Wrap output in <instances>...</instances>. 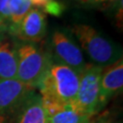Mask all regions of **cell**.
<instances>
[{"mask_svg": "<svg viewBox=\"0 0 123 123\" xmlns=\"http://www.w3.org/2000/svg\"><path fill=\"white\" fill-rule=\"evenodd\" d=\"M79 75L70 68L51 62L37 89L46 113L52 115L74 102Z\"/></svg>", "mask_w": 123, "mask_h": 123, "instance_id": "obj_1", "label": "cell"}, {"mask_svg": "<svg viewBox=\"0 0 123 123\" xmlns=\"http://www.w3.org/2000/svg\"><path fill=\"white\" fill-rule=\"evenodd\" d=\"M69 30L94 65L104 68L122 57L121 47L97 28L86 24H74Z\"/></svg>", "mask_w": 123, "mask_h": 123, "instance_id": "obj_2", "label": "cell"}, {"mask_svg": "<svg viewBox=\"0 0 123 123\" xmlns=\"http://www.w3.org/2000/svg\"><path fill=\"white\" fill-rule=\"evenodd\" d=\"M51 57L45 46L18 41L17 79L33 89H37L51 64Z\"/></svg>", "mask_w": 123, "mask_h": 123, "instance_id": "obj_3", "label": "cell"}, {"mask_svg": "<svg viewBox=\"0 0 123 123\" xmlns=\"http://www.w3.org/2000/svg\"><path fill=\"white\" fill-rule=\"evenodd\" d=\"M45 46L54 63L68 67L79 75L88 66L82 50L69 28H54Z\"/></svg>", "mask_w": 123, "mask_h": 123, "instance_id": "obj_4", "label": "cell"}, {"mask_svg": "<svg viewBox=\"0 0 123 123\" xmlns=\"http://www.w3.org/2000/svg\"><path fill=\"white\" fill-rule=\"evenodd\" d=\"M102 67L91 64L79 75V89L71 108L82 114L95 116L100 110L99 85Z\"/></svg>", "mask_w": 123, "mask_h": 123, "instance_id": "obj_5", "label": "cell"}, {"mask_svg": "<svg viewBox=\"0 0 123 123\" xmlns=\"http://www.w3.org/2000/svg\"><path fill=\"white\" fill-rule=\"evenodd\" d=\"M36 89L18 79H0V123H6Z\"/></svg>", "mask_w": 123, "mask_h": 123, "instance_id": "obj_6", "label": "cell"}, {"mask_svg": "<svg viewBox=\"0 0 123 123\" xmlns=\"http://www.w3.org/2000/svg\"><path fill=\"white\" fill-rule=\"evenodd\" d=\"M47 17L38 8H32L22 19L14 32L13 37L19 41L39 43L47 36Z\"/></svg>", "mask_w": 123, "mask_h": 123, "instance_id": "obj_7", "label": "cell"}, {"mask_svg": "<svg viewBox=\"0 0 123 123\" xmlns=\"http://www.w3.org/2000/svg\"><path fill=\"white\" fill-rule=\"evenodd\" d=\"M123 61H118L102 68L99 85V107L102 110L109 101L122 90Z\"/></svg>", "mask_w": 123, "mask_h": 123, "instance_id": "obj_8", "label": "cell"}, {"mask_svg": "<svg viewBox=\"0 0 123 123\" xmlns=\"http://www.w3.org/2000/svg\"><path fill=\"white\" fill-rule=\"evenodd\" d=\"M18 41L5 29H0V79H17Z\"/></svg>", "mask_w": 123, "mask_h": 123, "instance_id": "obj_9", "label": "cell"}, {"mask_svg": "<svg viewBox=\"0 0 123 123\" xmlns=\"http://www.w3.org/2000/svg\"><path fill=\"white\" fill-rule=\"evenodd\" d=\"M6 123H48L39 93L35 90Z\"/></svg>", "mask_w": 123, "mask_h": 123, "instance_id": "obj_10", "label": "cell"}, {"mask_svg": "<svg viewBox=\"0 0 123 123\" xmlns=\"http://www.w3.org/2000/svg\"><path fill=\"white\" fill-rule=\"evenodd\" d=\"M31 0H8L7 8L9 13V25L7 32L13 36L22 19L32 9Z\"/></svg>", "mask_w": 123, "mask_h": 123, "instance_id": "obj_11", "label": "cell"}, {"mask_svg": "<svg viewBox=\"0 0 123 123\" xmlns=\"http://www.w3.org/2000/svg\"><path fill=\"white\" fill-rule=\"evenodd\" d=\"M93 117L94 116L79 113L69 106L48 117V123H91Z\"/></svg>", "mask_w": 123, "mask_h": 123, "instance_id": "obj_12", "label": "cell"}, {"mask_svg": "<svg viewBox=\"0 0 123 123\" xmlns=\"http://www.w3.org/2000/svg\"><path fill=\"white\" fill-rule=\"evenodd\" d=\"M42 11L45 14L47 13L55 17H60L65 11V5L56 0H50L46 4Z\"/></svg>", "mask_w": 123, "mask_h": 123, "instance_id": "obj_13", "label": "cell"}, {"mask_svg": "<svg viewBox=\"0 0 123 123\" xmlns=\"http://www.w3.org/2000/svg\"><path fill=\"white\" fill-rule=\"evenodd\" d=\"M94 7L110 10H118L122 6V0H93Z\"/></svg>", "mask_w": 123, "mask_h": 123, "instance_id": "obj_14", "label": "cell"}, {"mask_svg": "<svg viewBox=\"0 0 123 123\" xmlns=\"http://www.w3.org/2000/svg\"><path fill=\"white\" fill-rule=\"evenodd\" d=\"M7 1L8 0H0V29H5L4 21H3V13H4L6 6L7 4Z\"/></svg>", "mask_w": 123, "mask_h": 123, "instance_id": "obj_15", "label": "cell"}, {"mask_svg": "<svg viewBox=\"0 0 123 123\" xmlns=\"http://www.w3.org/2000/svg\"><path fill=\"white\" fill-rule=\"evenodd\" d=\"M77 4L80 5L82 6H88V7H94L93 0H75Z\"/></svg>", "mask_w": 123, "mask_h": 123, "instance_id": "obj_16", "label": "cell"}, {"mask_svg": "<svg viewBox=\"0 0 123 123\" xmlns=\"http://www.w3.org/2000/svg\"><path fill=\"white\" fill-rule=\"evenodd\" d=\"M110 119L108 118V116L107 115H103V116H101L99 117L98 119H93L92 122L91 123H110Z\"/></svg>", "mask_w": 123, "mask_h": 123, "instance_id": "obj_17", "label": "cell"}, {"mask_svg": "<svg viewBox=\"0 0 123 123\" xmlns=\"http://www.w3.org/2000/svg\"><path fill=\"white\" fill-rule=\"evenodd\" d=\"M110 123H111V122H110Z\"/></svg>", "mask_w": 123, "mask_h": 123, "instance_id": "obj_18", "label": "cell"}]
</instances>
